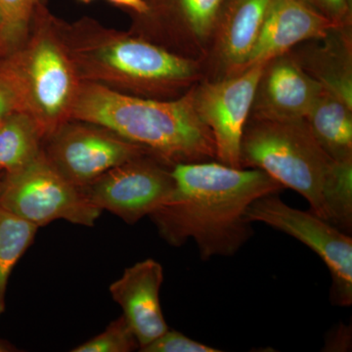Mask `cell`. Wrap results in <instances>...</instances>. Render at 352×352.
<instances>
[{
  "instance_id": "cell-1",
  "label": "cell",
  "mask_w": 352,
  "mask_h": 352,
  "mask_svg": "<svg viewBox=\"0 0 352 352\" xmlns=\"http://www.w3.org/2000/svg\"><path fill=\"white\" fill-rule=\"evenodd\" d=\"M170 173L175 190L150 219L173 247L195 241L204 261L237 254L254 235L252 222L245 219L248 208L261 197L285 189L263 170L217 161L177 164Z\"/></svg>"
},
{
  "instance_id": "cell-2",
  "label": "cell",
  "mask_w": 352,
  "mask_h": 352,
  "mask_svg": "<svg viewBox=\"0 0 352 352\" xmlns=\"http://www.w3.org/2000/svg\"><path fill=\"white\" fill-rule=\"evenodd\" d=\"M74 119L103 127L171 166L217 160L212 132L194 106L193 87L180 98L156 100L100 85L76 92Z\"/></svg>"
},
{
  "instance_id": "cell-3",
  "label": "cell",
  "mask_w": 352,
  "mask_h": 352,
  "mask_svg": "<svg viewBox=\"0 0 352 352\" xmlns=\"http://www.w3.org/2000/svg\"><path fill=\"white\" fill-rule=\"evenodd\" d=\"M240 168L263 170L284 188L295 190L308 201L309 210L330 222L336 194L351 170L352 160L333 161L305 120L249 118L241 141Z\"/></svg>"
},
{
  "instance_id": "cell-4",
  "label": "cell",
  "mask_w": 352,
  "mask_h": 352,
  "mask_svg": "<svg viewBox=\"0 0 352 352\" xmlns=\"http://www.w3.org/2000/svg\"><path fill=\"white\" fill-rule=\"evenodd\" d=\"M0 207L38 227L57 219L94 226L102 212L60 175L43 152L17 170L4 173Z\"/></svg>"
},
{
  "instance_id": "cell-5",
  "label": "cell",
  "mask_w": 352,
  "mask_h": 352,
  "mask_svg": "<svg viewBox=\"0 0 352 352\" xmlns=\"http://www.w3.org/2000/svg\"><path fill=\"white\" fill-rule=\"evenodd\" d=\"M87 59L101 75L141 92L161 94L194 87L201 76L200 59L127 36L97 44Z\"/></svg>"
},
{
  "instance_id": "cell-6",
  "label": "cell",
  "mask_w": 352,
  "mask_h": 352,
  "mask_svg": "<svg viewBox=\"0 0 352 352\" xmlns=\"http://www.w3.org/2000/svg\"><path fill=\"white\" fill-rule=\"evenodd\" d=\"M250 222H261L300 241L325 263L332 277L331 302L352 303V238L311 210L289 207L271 194L254 201L245 212Z\"/></svg>"
},
{
  "instance_id": "cell-7",
  "label": "cell",
  "mask_w": 352,
  "mask_h": 352,
  "mask_svg": "<svg viewBox=\"0 0 352 352\" xmlns=\"http://www.w3.org/2000/svg\"><path fill=\"white\" fill-rule=\"evenodd\" d=\"M0 76L10 83L21 104L34 111L41 131H54L69 111L76 95L73 71L63 51L53 39L43 36L24 54L7 65Z\"/></svg>"
},
{
  "instance_id": "cell-8",
  "label": "cell",
  "mask_w": 352,
  "mask_h": 352,
  "mask_svg": "<svg viewBox=\"0 0 352 352\" xmlns=\"http://www.w3.org/2000/svg\"><path fill=\"white\" fill-rule=\"evenodd\" d=\"M264 65L193 87L196 112L212 132L219 163L240 168L241 141Z\"/></svg>"
},
{
  "instance_id": "cell-9",
  "label": "cell",
  "mask_w": 352,
  "mask_h": 352,
  "mask_svg": "<svg viewBox=\"0 0 352 352\" xmlns=\"http://www.w3.org/2000/svg\"><path fill=\"white\" fill-rule=\"evenodd\" d=\"M146 156L116 166L80 190L101 210L127 224L136 223L163 205L175 190L170 170Z\"/></svg>"
},
{
  "instance_id": "cell-10",
  "label": "cell",
  "mask_w": 352,
  "mask_h": 352,
  "mask_svg": "<svg viewBox=\"0 0 352 352\" xmlns=\"http://www.w3.org/2000/svg\"><path fill=\"white\" fill-rule=\"evenodd\" d=\"M51 138L44 156L60 175L80 189L116 166L150 155L144 148L103 127H63Z\"/></svg>"
},
{
  "instance_id": "cell-11",
  "label": "cell",
  "mask_w": 352,
  "mask_h": 352,
  "mask_svg": "<svg viewBox=\"0 0 352 352\" xmlns=\"http://www.w3.org/2000/svg\"><path fill=\"white\" fill-rule=\"evenodd\" d=\"M322 89L291 53H285L264 65L249 118L273 122L305 120Z\"/></svg>"
},
{
  "instance_id": "cell-12",
  "label": "cell",
  "mask_w": 352,
  "mask_h": 352,
  "mask_svg": "<svg viewBox=\"0 0 352 352\" xmlns=\"http://www.w3.org/2000/svg\"><path fill=\"white\" fill-rule=\"evenodd\" d=\"M163 266L153 258L133 264L110 286L139 344V351L168 330L160 302Z\"/></svg>"
},
{
  "instance_id": "cell-13",
  "label": "cell",
  "mask_w": 352,
  "mask_h": 352,
  "mask_svg": "<svg viewBox=\"0 0 352 352\" xmlns=\"http://www.w3.org/2000/svg\"><path fill=\"white\" fill-rule=\"evenodd\" d=\"M337 27L300 0H271L248 67L291 52L303 41L325 38Z\"/></svg>"
},
{
  "instance_id": "cell-14",
  "label": "cell",
  "mask_w": 352,
  "mask_h": 352,
  "mask_svg": "<svg viewBox=\"0 0 352 352\" xmlns=\"http://www.w3.org/2000/svg\"><path fill=\"white\" fill-rule=\"evenodd\" d=\"M271 0H227L210 50L221 75L244 71L258 41Z\"/></svg>"
},
{
  "instance_id": "cell-15",
  "label": "cell",
  "mask_w": 352,
  "mask_h": 352,
  "mask_svg": "<svg viewBox=\"0 0 352 352\" xmlns=\"http://www.w3.org/2000/svg\"><path fill=\"white\" fill-rule=\"evenodd\" d=\"M294 58L324 89L352 107L351 25L337 27Z\"/></svg>"
},
{
  "instance_id": "cell-16",
  "label": "cell",
  "mask_w": 352,
  "mask_h": 352,
  "mask_svg": "<svg viewBox=\"0 0 352 352\" xmlns=\"http://www.w3.org/2000/svg\"><path fill=\"white\" fill-rule=\"evenodd\" d=\"M318 144L333 161L352 160V107L322 89L305 117Z\"/></svg>"
},
{
  "instance_id": "cell-17",
  "label": "cell",
  "mask_w": 352,
  "mask_h": 352,
  "mask_svg": "<svg viewBox=\"0 0 352 352\" xmlns=\"http://www.w3.org/2000/svg\"><path fill=\"white\" fill-rule=\"evenodd\" d=\"M43 131L30 113L14 112L0 126V171L17 170L41 154Z\"/></svg>"
},
{
  "instance_id": "cell-18",
  "label": "cell",
  "mask_w": 352,
  "mask_h": 352,
  "mask_svg": "<svg viewBox=\"0 0 352 352\" xmlns=\"http://www.w3.org/2000/svg\"><path fill=\"white\" fill-rule=\"evenodd\" d=\"M227 0H170L178 24L198 57L208 53Z\"/></svg>"
},
{
  "instance_id": "cell-19",
  "label": "cell",
  "mask_w": 352,
  "mask_h": 352,
  "mask_svg": "<svg viewBox=\"0 0 352 352\" xmlns=\"http://www.w3.org/2000/svg\"><path fill=\"white\" fill-rule=\"evenodd\" d=\"M38 227L0 207V315L6 309L9 277L34 242Z\"/></svg>"
},
{
  "instance_id": "cell-20",
  "label": "cell",
  "mask_w": 352,
  "mask_h": 352,
  "mask_svg": "<svg viewBox=\"0 0 352 352\" xmlns=\"http://www.w3.org/2000/svg\"><path fill=\"white\" fill-rule=\"evenodd\" d=\"M139 349L133 331L124 315L113 320L103 333L72 349L74 352H131Z\"/></svg>"
},
{
  "instance_id": "cell-21",
  "label": "cell",
  "mask_w": 352,
  "mask_h": 352,
  "mask_svg": "<svg viewBox=\"0 0 352 352\" xmlns=\"http://www.w3.org/2000/svg\"><path fill=\"white\" fill-rule=\"evenodd\" d=\"M36 0H0L2 36L9 43L17 41L25 31Z\"/></svg>"
},
{
  "instance_id": "cell-22",
  "label": "cell",
  "mask_w": 352,
  "mask_h": 352,
  "mask_svg": "<svg viewBox=\"0 0 352 352\" xmlns=\"http://www.w3.org/2000/svg\"><path fill=\"white\" fill-rule=\"evenodd\" d=\"M142 352H219V349L206 346L201 342H197L186 337L177 331L168 329L166 333L160 336L157 339L153 340L140 349Z\"/></svg>"
},
{
  "instance_id": "cell-23",
  "label": "cell",
  "mask_w": 352,
  "mask_h": 352,
  "mask_svg": "<svg viewBox=\"0 0 352 352\" xmlns=\"http://www.w3.org/2000/svg\"><path fill=\"white\" fill-rule=\"evenodd\" d=\"M333 24L351 25L352 0H300Z\"/></svg>"
},
{
  "instance_id": "cell-24",
  "label": "cell",
  "mask_w": 352,
  "mask_h": 352,
  "mask_svg": "<svg viewBox=\"0 0 352 352\" xmlns=\"http://www.w3.org/2000/svg\"><path fill=\"white\" fill-rule=\"evenodd\" d=\"M19 107L17 94L6 78L0 76V126Z\"/></svg>"
},
{
  "instance_id": "cell-25",
  "label": "cell",
  "mask_w": 352,
  "mask_h": 352,
  "mask_svg": "<svg viewBox=\"0 0 352 352\" xmlns=\"http://www.w3.org/2000/svg\"><path fill=\"white\" fill-rule=\"evenodd\" d=\"M351 328L344 326V324L339 326L337 330L333 331L332 335L327 340L325 351H346L351 347Z\"/></svg>"
},
{
  "instance_id": "cell-26",
  "label": "cell",
  "mask_w": 352,
  "mask_h": 352,
  "mask_svg": "<svg viewBox=\"0 0 352 352\" xmlns=\"http://www.w3.org/2000/svg\"><path fill=\"white\" fill-rule=\"evenodd\" d=\"M113 3L118 4V6L127 7L132 10L135 11L141 15H146L150 12L149 4L145 0H110Z\"/></svg>"
},
{
  "instance_id": "cell-27",
  "label": "cell",
  "mask_w": 352,
  "mask_h": 352,
  "mask_svg": "<svg viewBox=\"0 0 352 352\" xmlns=\"http://www.w3.org/2000/svg\"><path fill=\"white\" fill-rule=\"evenodd\" d=\"M18 351L17 347L13 346L8 340L0 339V352H15Z\"/></svg>"
},
{
  "instance_id": "cell-28",
  "label": "cell",
  "mask_w": 352,
  "mask_h": 352,
  "mask_svg": "<svg viewBox=\"0 0 352 352\" xmlns=\"http://www.w3.org/2000/svg\"><path fill=\"white\" fill-rule=\"evenodd\" d=\"M3 171H0V182H1L2 177H3Z\"/></svg>"
},
{
  "instance_id": "cell-29",
  "label": "cell",
  "mask_w": 352,
  "mask_h": 352,
  "mask_svg": "<svg viewBox=\"0 0 352 352\" xmlns=\"http://www.w3.org/2000/svg\"><path fill=\"white\" fill-rule=\"evenodd\" d=\"M2 27V18H1V13H0V30H1Z\"/></svg>"
},
{
  "instance_id": "cell-30",
  "label": "cell",
  "mask_w": 352,
  "mask_h": 352,
  "mask_svg": "<svg viewBox=\"0 0 352 352\" xmlns=\"http://www.w3.org/2000/svg\"><path fill=\"white\" fill-rule=\"evenodd\" d=\"M82 1H83V2H89V1H91V0H82Z\"/></svg>"
}]
</instances>
